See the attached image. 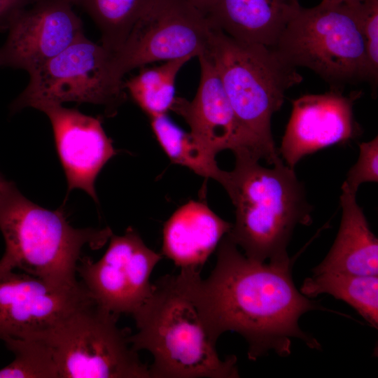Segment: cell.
Wrapping results in <instances>:
<instances>
[{
    "mask_svg": "<svg viewBox=\"0 0 378 378\" xmlns=\"http://www.w3.org/2000/svg\"><path fill=\"white\" fill-rule=\"evenodd\" d=\"M200 270L181 268L154 284L149 298L132 314L137 332L129 342L153 357L150 378H236L237 357L222 360L204 303Z\"/></svg>",
    "mask_w": 378,
    "mask_h": 378,
    "instance_id": "2",
    "label": "cell"
},
{
    "mask_svg": "<svg viewBox=\"0 0 378 378\" xmlns=\"http://www.w3.org/2000/svg\"><path fill=\"white\" fill-rule=\"evenodd\" d=\"M362 33L373 85L378 75V0H363L360 7Z\"/></svg>",
    "mask_w": 378,
    "mask_h": 378,
    "instance_id": "25",
    "label": "cell"
},
{
    "mask_svg": "<svg viewBox=\"0 0 378 378\" xmlns=\"http://www.w3.org/2000/svg\"><path fill=\"white\" fill-rule=\"evenodd\" d=\"M359 149L358 160L347 172L344 182L347 188L356 194L362 183L378 181L377 136L360 144Z\"/></svg>",
    "mask_w": 378,
    "mask_h": 378,
    "instance_id": "24",
    "label": "cell"
},
{
    "mask_svg": "<svg viewBox=\"0 0 378 378\" xmlns=\"http://www.w3.org/2000/svg\"><path fill=\"white\" fill-rule=\"evenodd\" d=\"M149 119L157 140L172 162L186 167L202 176L213 178L223 184L227 172L218 167L215 155L190 132L176 125L166 114Z\"/></svg>",
    "mask_w": 378,
    "mask_h": 378,
    "instance_id": "20",
    "label": "cell"
},
{
    "mask_svg": "<svg viewBox=\"0 0 378 378\" xmlns=\"http://www.w3.org/2000/svg\"><path fill=\"white\" fill-rule=\"evenodd\" d=\"M9 182L7 179H6L4 176L0 173V186H5Z\"/></svg>",
    "mask_w": 378,
    "mask_h": 378,
    "instance_id": "30",
    "label": "cell"
},
{
    "mask_svg": "<svg viewBox=\"0 0 378 378\" xmlns=\"http://www.w3.org/2000/svg\"><path fill=\"white\" fill-rule=\"evenodd\" d=\"M360 7L322 3L301 6L274 48L293 66L313 71L331 89L371 82Z\"/></svg>",
    "mask_w": 378,
    "mask_h": 378,
    "instance_id": "6",
    "label": "cell"
},
{
    "mask_svg": "<svg viewBox=\"0 0 378 378\" xmlns=\"http://www.w3.org/2000/svg\"><path fill=\"white\" fill-rule=\"evenodd\" d=\"M43 112L52 125L55 146L68 185L86 192L95 202V180L106 162L117 152L106 135L99 117L83 114L62 104H43Z\"/></svg>",
    "mask_w": 378,
    "mask_h": 378,
    "instance_id": "14",
    "label": "cell"
},
{
    "mask_svg": "<svg viewBox=\"0 0 378 378\" xmlns=\"http://www.w3.org/2000/svg\"><path fill=\"white\" fill-rule=\"evenodd\" d=\"M292 260L265 263L248 258L227 234L220 241L217 260L201 288L215 337L226 331L247 342L248 357L255 360L270 351L286 357L292 339L319 350L320 343L299 326L301 316L312 310L329 311L304 296L292 277Z\"/></svg>",
    "mask_w": 378,
    "mask_h": 378,
    "instance_id": "1",
    "label": "cell"
},
{
    "mask_svg": "<svg viewBox=\"0 0 378 378\" xmlns=\"http://www.w3.org/2000/svg\"><path fill=\"white\" fill-rule=\"evenodd\" d=\"M191 59L186 57L164 62L158 66L144 68L124 82V88L149 118L164 115L175 99L176 77Z\"/></svg>",
    "mask_w": 378,
    "mask_h": 378,
    "instance_id": "21",
    "label": "cell"
},
{
    "mask_svg": "<svg viewBox=\"0 0 378 378\" xmlns=\"http://www.w3.org/2000/svg\"><path fill=\"white\" fill-rule=\"evenodd\" d=\"M36 0H0V19L12 11L26 6Z\"/></svg>",
    "mask_w": 378,
    "mask_h": 378,
    "instance_id": "26",
    "label": "cell"
},
{
    "mask_svg": "<svg viewBox=\"0 0 378 378\" xmlns=\"http://www.w3.org/2000/svg\"><path fill=\"white\" fill-rule=\"evenodd\" d=\"M91 298L81 281L57 287L24 272L0 269V340L48 330Z\"/></svg>",
    "mask_w": 378,
    "mask_h": 378,
    "instance_id": "12",
    "label": "cell"
},
{
    "mask_svg": "<svg viewBox=\"0 0 378 378\" xmlns=\"http://www.w3.org/2000/svg\"><path fill=\"white\" fill-rule=\"evenodd\" d=\"M118 316L91 298L32 336L49 349L58 378H150L129 342L130 330L117 325Z\"/></svg>",
    "mask_w": 378,
    "mask_h": 378,
    "instance_id": "7",
    "label": "cell"
},
{
    "mask_svg": "<svg viewBox=\"0 0 378 378\" xmlns=\"http://www.w3.org/2000/svg\"><path fill=\"white\" fill-rule=\"evenodd\" d=\"M343 183L342 219L335 240L313 274L324 272L378 276V240L371 231L363 209Z\"/></svg>",
    "mask_w": 378,
    "mask_h": 378,
    "instance_id": "18",
    "label": "cell"
},
{
    "mask_svg": "<svg viewBox=\"0 0 378 378\" xmlns=\"http://www.w3.org/2000/svg\"><path fill=\"white\" fill-rule=\"evenodd\" d=\"M73 6L67 0H36L0 19V30L7 32L0 67L30 74L85 36Z\"/></svg>",
    "mask_w": 378,
    "mask_h": 378,
    "instance_id": "11",
    "label": "cell"
},
{
    "mask_svg": "<svg viewBox=\"0 0 378 378\" xmlns=\"http://www.w3.org/2000/svg\"><path fill=\"white\" fill-rule=\"evenodd\" d=\"M205 53L218 74L248 152L272 165L280 157L271 119L302 76L274 48L236 40L213 26Z\"/></svg>",
    "mask_w": 378,
    "mask_h": 378,
    "instance_id": "4",
    "label": "cell"
},
{
    "mask_svg": "<svg viewBox=\"0 0 378 378\" xmlns=\"http://www.w3.org/2000/svg\"><path fill=\"white\" fill-rule=\"evenodd\" d=\"M98 261L81 258L76 272L98 304L118 316L133 314L150 295V277L162 255L149 248L132 227L122 235L112 233Z\"/></svg>",
    "mask_w": 378,
    "mask_h": 378,
    "instance_id": "10",
    "label": "cell"
},
{
    "mask_svg": "<svg viewBox=\"0 0 378 378\" xmlns=\"http://www.w3.org/2000/svg\"><path fill=\"white\" fill-rule=\"evenodd\" d=\"M113 57L102 44L83 36L29 74L27 87L10 104L11 112L74 102L100 105L108 116L115 115L125 93Z\"/></svg>",
    "mask_w": 378,
    "mask_h": 378,
    "instance_id": "8",
    "label": "cell"
},
{
    "mask_svg": "<svg viewBox=\"0 0 378 378\" xmlns=\"http://www.w3.org/2000/svg\"><path fill=\"white\" fill-rule=\"evenodd\" d=\"M83 8L101 33L102 45L113 53L124 43L141 13L152 0H67Z\"/></svg>",
    "mask_w": 378,
    "mask_h": 378,
    "instance_id": "22",
    "label": "cell"
},
{
    "mask_svg": "<svg viewBox=\"0 0 378 378\" xmlns=\"http://www.w3.org/2000/svg\"><path fill=\"white\" fill-rule=\"evenodd\" d=\"M0 230L6 245L0 269H19L57 287L78 285L83 248L98 249L112 234L109 227H72L62 208L34 204L13 183L0 202Z\"/></svg>",
    "mask_w": 378,
    "mask_h": 378,
    "instance_id": "5",
    "label": "cell"
},
{
    "mask_svg": "<svg viewBox=\"0 0 378 378\" xmlns=\"http://www.w3.org/2000/svg\"><path fill=\"white\" fill-rule=\"evenodd\" d=\"M300 7L299 0H211L206 16L236 40L274 48Z\"/></svg>",
    "mask_w": 378,
    "mask_h": 378,
    "instance_id": "16",
    "label": "cell"
},
{
    "mask_svg": "<svg viewBox=\"0 0 378 378\" xmlns=\"http://www.w3.org/2000/svg\"><path fill=\"white\" fill-rule=\"evenodd\" d=\"M307 298L328 293L352 307L374 328L378 326V276L324 272L313 274L300 287Z\"/></svg>",
    "mask_w": 378,
    "mask_h": 378,
    "instance_id": "19",
    "label": "cell"
},
{
    "mask_svg": "<svg viewBox=\"0 0 378 378\" xmlns=\"http://www.w3.org/2000/svg\"><path fill=\"white\" fill-rule=\"evenodd\" d=\"M14 360L0 370V378H58L51 354L37 337L5 341Z\"/></svg>",
    "mask_w": 378,
    "mask_h": 378,
    "instance_id": "23",
    "label": "cell"
},
{
    "mask_svg": "<svg viewBox=\"0 0 378 378\" xmlns=\"http://www.w3.org/2000/svg\"><path fill=\"white\" fill-rule=\"evenodd\" d=\"M360 93L345 96L342 90L331 89L293 100L279 150L286 165L294 169L305 155L356 137L360 130L353 106Z\"/></svg>",
    "mask_w": 378,
    "mask_h": 378,
    "instance_id": "13",
    "label": "cell"
},
{
    "mask_svg": "<svg viewBox=\"0 0 378 378\" xmlns=\"http://www.w3.org/2000/svg\"><path fill=\"white\" fill-rule=\"evenodd\" d=\"M200 79L195 97H175L170 110L181 116L190 133L215 156L223 150L246 152V140L218 74L206 53L198 57Z\"/></svg>",
    "mask_w": 378,
    "mask_h": 378,
    "instance_id": "15",
    "label": "cell"
},
{
    "mask_svg": "<svg viewBox=\"0 0 378 378\" xmlns=\"http://www.w3.org/2000/svg\"><path fill=\"white\" fill-rule=\"evenodd\" d=\"M234 154V168L222 184L235 207V223L227 235L251 260L291 262L287 247L295 227L312 223V206L303 184L281 158L269 168L248 153Z\"/></svg>",
    "mask_w": 378,
    "mask_h": 378,
    "instance_id": "3",
    "label": "cell"
},
{
    "mask_svg": "<svg viewBox=\"0 0 378 378\" xmlns=\"http://www.w3.org/2000/svg\"><path fill=\"white\" fill-rule=\"evenodd\" d=\"M232 227L206 204L191 200L165 223L162 254L181 268L201 270Z\"/></svg>",
    "mask_w": 378,
    "mask_h": 378,
    "instance_id": "17",
    "label": "cell"
},
{
    "mask_svg": "<svg viewBox=\"0 0 378 378\" xmlns=\"http://www.w3.org/2000/svg\"><path fill=\"white\" fill-rule=\"evenodd\" d=\"M363 0H322L321 3L330 5L346 4L354 7H359Z\"/></svg>",
    "mask_w": 378,
    "mask_h": 378,
    "instance_id": "27",
    "label": "cell"
},
{
    "mask_svg": "<svg viewBox=\"0 0 378 378\" xmlns=\"http://www.w3.org/2000/svg\"><path fill=\"white\" fill-rule=\"evenodd\" d=\"M201 12L206 15L209 9L211 0H188Z\"/></svg>",
    "mask_w": 378,
    "mask_h": 378,
    "instance_id": "28",
    "label": "cell"
},
{
    "mask_svg": "<svg viewBox=\"0 0 378 378\" xmlns=\"http://www.w3.org/2000/svg\"><path fill=\"white\" fill-rule=\"evenodd\" d=\"M12 183H13V182L9 181L5 186H0V202H1L4 195L5 194V192H6V190H8V188L10 186V185Z\"/></svg>",
    "mask_w": 378,
    "mask_h": 378,
    "instance_id": "29",
    "label": "cell"
},
{
    "mask_svg": "<svg viewBox=\"0 0 378 378\" xmlns=\"http://www.w3.org/2000/svg\"><path fill=\"white\" fill-rule=\"evenodd\" d=\"M212 24L188 0H152L113 57L121 78L129 71L159 61L198 57L207 50Z\"/></svg>",
    "mask_w": 378,
    "mask_h": 378,
    "instance_id": "9",
    "label": "cell"
}]
</instances>
